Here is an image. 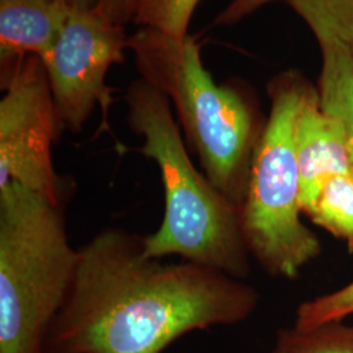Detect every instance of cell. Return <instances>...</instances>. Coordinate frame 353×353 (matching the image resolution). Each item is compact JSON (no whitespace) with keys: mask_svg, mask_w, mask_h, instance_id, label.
<instances>
[{"mask_svg":"<svg viewBox=\"0 0 353 353\" xmlns=\"http://www.w3.org/2000/svg\"><path fill=\"white\" fill-rule=\"evenodd\" d=\"M259 293L207 265L144 254V236L100 230L79 248L75 279L43 353H161L183 335L246 321Z\"/></svg>","mask_w":353,"mask_h":353,"instance_id":"1","label":"cell"},{"mask_svg":"<svg viewBox=\"0 0 353 353\" xmlns=\"http://www.w3.org/2000/svg\"><path fill=\"white\" fill-rule=\"evenodd\" d=\"M125 101L128 127L144 140L138 151L157 165L164 190V216L159 229L144 236V254L176 255L245 280L252 255L240 207L192 163L169 99L140 77L128 85Z\"/></svg>","mask_w":353,"mask_h":353,"instance_id":"2","label":"cell"},{"mask_svg":"<svg viewBox=\"0 0 353 353\" xmlns=\"http://www.w3.org/2000/svg\"><path fill=\"white\" fill-rule=\"evenodd\" d=\"M141 79L163 92L176 112L188 148L216 189L241 208L252 156L265 123L249 97L214 83L194 38L140 28L128 38Z\"/></svg>","mask_w":353,"mask_h":353,"instance_id":"3","label":"cell"},{"mask_svg":"<svg viewBox=\"0 0 353 353\" xmlns=\"http://www.w3.org/2000/svg\"><path fill=\"white\" fill-rule=\"evenodd\" d=\"M65 207L17 183L0 188V353H43L79 262Z\"/></svg>","mask_w":353,"mask_h":353,"instance_id":"4","label":"cell"},{"mask_svg":"<svg viewBox=\"0 0 353 353\" xmlns=\"http://www.w3.org/2000/svg\"><path fill=\"white\" fill-rule=\"evenodd\" d=\"M310 84L299 72L274 77L270 114L252 156L241 204V225L252 258L272 278L293 280L321 255L316 234L303 224L296 130Z\"/></svg>","mask_w":353,"mask_h":353,"instance_id":"5","label":"cell"},{"mask_svg":"<svg viewBox=\"0 0 353 353\" xmlns=\"http://www.w3.org/2000/svg\"><path fill=\"white\" fill-rule=\"evenodd\" d=\"M0 188L17 183L65 207L74 188L52 163L63 123L42 61L26 55L1 68Z\"/></svg>","mask_w":353,"mask_h":353,"instance_id":"6","label":"cell"},{"mask_svg":"<svg viewBox=\"0 0 353 353\" xmlns=\"http://www.w3.org/2000/svg\"><path fill=\"white\" fill-rule=\"evenodd\" d=\"M127 41L123 26L97 7L72 8L52 49L41 59L64 128L80 132L99 105L106 122L112 105L106 75L125 61Z\"/></svg>","mask_w":353,"mask_h":353,"instance_id":"7","label":"cell"},{"mask_svg":"<svg viewBox=\"0 0 353 353\" xmlns=\"http://www.w3.org/2000/svg\"><path fill=\"white\" fill-rule=\"evenodd\" d=\"M296 152L303 214L331 176H353L352 159L341 126L321 106L314 85L307 89L299 115Z\"/></svg>","mask_w":353,"mask_h":353,"instance_id":"8","label":"cell"},{"mask_svg":"<svg viewBox=\"0 0 353 353\" xmlns=\"http://www.w3.org/2000/svg\"><path fill=\"white\" fill-rule=\"evenodd\" d=\"M72 8L64 0H0L1 68L52 49Z\"/></svg>","mask_w":353,"mask_h":353,"instance_id":"9","label":"cell"},{"mask_svg":"<svg viewBox=\"0 0 353 353\" xmlns=\"http://www.w3.org/2000/svg\"><path fill=\"white\" fill-rule=\"evenodd\" d=\"M316 38L322 57L316 87L319 102L341 126L353 164V52L334 38Z\"/></svg>","mask_w":353,"mask_h":353,"instance_id":"10","label":"cell"},{"mask_svg":"<svg viewBox=\"0 0 353 353\" xmlns=\"http://www.w3.org/2000/svg\"><path fill=\"white\" fill-rule=\"evenodd\" d=\"M312 223L338 240L344 241L353 252V176H331L303 211Z\"/></svg>","mask_w":353,"mask_h":353,"instance_id":"11","label":"cell"},{"mask_svg":"<svg viewBox=\"0 0 353 353\" xmlns=\"http://www.w3.org/2000/svg\"><path fill=\"white\" fill-rule=\"evenodd\" d=\"M316 37L334 38L353 52V0H287Z\"/></svg>","mask_w":353,"mask_h":353,"instance_id":"12","label":"cell"},{"mask_svg":"<svg viewBox=\"0 0 353 353\" xmlns=\"http://www.w3.org/2000/svg\"><path fill=\"white\" fill-rule=\"evenodd\" d=\"M272 353H353V325L335 322L310 331L280 328Z\"/></svg>","mask_w":353,"mask_h":353,"instance_id":"13","label":"cell"},{"mask_svg":"<svg viewBox=\"0 0 353 353\" xmlns=\"http://www.w3.org/2000/svg\"><path fill=\"white\" fill-rule=\"evenodd\" d=\"M201 0H138L132 21L170 37H188L191 16Z\"/></svg>","mask_w":353,"mask_h":353,"instance_id":"14","label":"cell"},{"mask_svg":"<svg viewBox=\"0 0 353 353\" xmlns=\"http://www.w3.org/2000/svg\"><path fill=\"white\" fill-rule=\"evenodd\" d=\"M350 316H353V280L341 290L300 303L293 327L310 331L328 323L344 322Z\"/></svg>","mask_w":353,"mask_h":353,"instance_id":"15","label":"cell"},{"mask_svg":"<svg viewBox=\"0 0 353 353\" xmlns=\"http://www.w3.org/2000/svg\"><path fill=\"white\" fill-rule=\"evenodd\" d=\"M272 1L276 0H232L214 19V26H234Z\"/></svg>","mask_w":353,"mask_h":353,"instance_id":"16","label":"cell"},{"mask_svg":"<svg viewBox=\"0 0 353 353\" xmlns=\"http://www.w3.org/2000/svg\"><path fill=\"white\" fill-rule=\"evenodd\" d=\"M138 0H100L99 8L118 24L125 26L134 19Z\"/></svg>","mask_w":353,"mask_h":353,"instance_id":"17","label":"cell"},{"mask_svg":"<svg viewBox=\"0 0 353 353\" xmlns=\"http://www.w3.org/2000/svg\"><path fill=\"white\" fill-rule=\"evenodd\" d=\"M71 8H94L100 0H64Z\"/></svg>","mask_w":353,"mask_h":353,"instance_id":"18","label":"cell"}]
</instances>
